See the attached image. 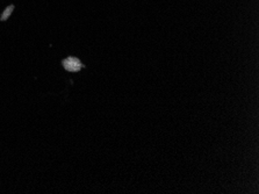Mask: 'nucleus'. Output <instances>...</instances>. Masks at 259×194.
Listing matches in <instances>:
<instances>
[{"label":"nucleus","instance_id":"obj_1","mask_svg":"<svg viewBox=\"0 0 259 194\" xmlns=\"http://www.w3.org/2000/svg\"><path fill=\"white\" fill-rule=\"evenodd\" d=\"M62 64L63 68L66 71H69V72H78L80 69L84 68V64L80 62V59L72 56L63 59Z\"/></svg>","mask_w":259,"mask_h":194},{"label":"nucleus","instance_id":"obj_2","mask_svg":"<svg viewBox=\"0 0 259 194\" xmlns=\"http://www.w3.org/2000/svg\"><path fill=\"white\" fill-rule=\"evenodd\" d=\"M13 11H14V5L7 6L6 9L4 10L2 15H0V21H6V20L11 17V14L13 13Z\"/></svg>","mask_w":259,"mask_h":194}]
</instances>
